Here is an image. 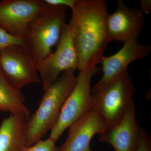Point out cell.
<instances>
[{"label": "cell", "mask_w": 151, "mask_h": 151, "mask_svg": "<svg viewBox=\"0 0 151 151\" xmlns=\"http://www.w3.org/2000/svg\"><path fill=\"white\" fill-rule=\"evenodd\" d=\"M70 27L77 57L78 70L96 67L110 42L107 34L105 0H76L71 9Z\"/></svg>", "instance_id": "1"}, {"label": "cell", "mask_w": 151, "mask_h": 151, "mask_svg": "<svg viewBox=\"0 0 151 151\" xmlns=\"http://www.w3.org/2000/svg\"><path fill=\"white\" fill-rule=\"evenodd\" d=\"M0 69L9 83L20 91L28 84L41 82L36 64L23 44L1 51Z\"/></svg>", "instance_id": "6"}, {"label": "cell", "mask_w": 151, "mask_h": 151, "mask_svg": "<svg viewBox=\"0 0 151 151\" xmlns=\"http://www.w3.org/2000/svg\"><path fill=\"white\" fill-rule=\"evenodd\" d=\"M56 141L49 137L48 139L38 141L32 145L25 147L21 151H58Z\"/></svg>", "instance_id": "15"}, {"label": "cell", "mask_w": 151, "mask_h": 151, "mask_svg": "<svg viewBox=\"0 0 151 151\" xmlns=\"http://www.w3.org/2000/svg\"><path fill=\"white\" fill-rule=\"evenodd\" d=\"M78 60L69 25L64 24L59 41L52 52L37 65L44 92L56 81L60 73L78 69Z\"/></svg>", "instance_id": "7"}, {"label": "cell", "mask_w": 151, "mask_h": 151, "mask_svg": "<svg viewBox=\"0 0 151 151\" xmlns=\"http://www.w3.org/2000/svg\"><path fill=\"white\" fill-rule=\"evenodd\" d=\"M21 44L22 38L13 36L0 27V52L8 47Z\"/></svg>", "instance_id": "16"}, {"label": "cell", "mask_w": 151, "mask_h": 151, "mask_svg": "<svg viewBox=\"0 0 151 151\" xmlns=\"http://www.w3.org/2000/svg\"><path fill=\"white\" fill-rule=\"evenodd\" d=\"M134 151H151L150 137L145 130L142 128L138 145Z\"/></svg>", "instance_id": "17"}, {"label": "cell", "mask_w": 151, "mask_h": 151, "mask_svg": "<svg viewBox=\"0 0 151 151\" xmlns=\"http://www.w3.org/2000/svg\"><path fill=\"white\" fill-rule=\"evenodd\" d=\"M99 71L97 67L78 70L76 83L63 105L49 137L56 141L68 128L92 109L91 81Z\"/></svg>", "instance_id": "5"}, {"label": "cell", "mask_w": 151, "mask_h": 151, "mask_svg": "<svg viewBox=\"0 0 151 151\" xmlns=\"http://www.w3.org/2000/svg\"><path fill=\"white\" fill-rule=\"evenodd\" d=\"M151 52V45H141L137 40L125 42L122 48L116 54L102 57L100 63L103 75L100 81H105L113 78L127 69L130 63L145 58L150 55Z\"/></svg>", "instance_id": "12"}, {"label": "cell", "mask_w": 151, "mask_h": 151, "mask_svg": "<svg viewBox=\"0 0 151 151\" xmlns=\"http://www.w3.org/2000/svg\"><path fill=\"white\" fill-rule=\"evenodd\" d=\"M76 0H44L45 3L47 6H65L73 9Z\"/></svg>", "instance_id": "18"}, {"label": "cell", "mask_w": 151, "mask_h": 151, "mask_svg": "<svg viewBox=\"0 0 151 151\" xmlns=\"http://www.w3.org/2000/svg\"><path fill=\"white\" fill-rule=\"evenodd\" d=\"M75 71L65 70L44 92L37 110L27 120L26 147L42 140L55 125L63 105L75 86Z\"/></svg>", "instance_id": "2"}, {"label": "cell", "mask_w": 151, "mask_h": 151, "mask_svg": "<svg viewBox=\"0 0 151 151\" xmlns=\"http://www.w3.org/2000/svg\"><path fill=\"white\" fill-rule=\"evenodd\" d=\"M47 5L41 0L0 1V27L16 37L22 38L29 25Z\"/></svg>", "instance_id": "8"}, {"label": "cell", "mask_w": 151, "mask_h": 151, "mask_svg": "<svg viewBox=\"0 0 151 151\" xmlns=\"http://www.w3.org/2000/svg\"><path fill=\"white\" fill-rule=\"evenodd\" d=\"M67 9L65 6L47 5L28 26L22 38L23 44L31 55L37 67L58 43L66 23Z\"/></svg>", "instance_id": "4"}, {"label": "cell", "mask_w": 151, "mask_h": 151, "mask_svg": "<svg viewBox=\"0 0 151 151\" xmlns=\"http://www.w3.org/2000/svg\"><path fill=\"white\" fill-rule=\"evenodd\" d=\"M141 1L142 6L141 12H143L147 14L150 13L151 11V1Z\"/></svg>", "instance_id": "19"}, {"label": "cell", "mask_w": 151, "mask_h": 151, "mask_svg": "<svg viewBox=\"0 0 151 151\" xmlns=\"http://www.w3.org/2000/svg\"><path fill=\"white\" fill-rule=\"evenodd\" d=\"M25 102L21 91L9 83L0 69V111L9 112L12 114H24L29 117L30 112Z\"/></svg>", "instance_id": "14"}, {"label": "cell", "mask_w": 151, "mask_h": 151, "mask_svg": "<svg viewBox=\"0 0 151 151\" xmlns=\"http://www.w3.org/2000/svg\"><path fill=\"white\" fill-rule=\"evenodd\" d=\"M29 117L11 114L0 125V151H21L26 147V126Z\"/></svg>", "instance_id": "13"}, {"label": "cell", "mask_w": 151, "mask_h": 151, "mask_svg": "<svg viewBox=\"0 0 151 151\" xmlns=\"http://www.w3.org/2000/svg\"><path fill=\"white\" fill-rule=\"evenodd\" d=\"M141 129L133 103L119 122L100 135L99 141L110 144L115 151H134L139 143Z\"/></svg>", "instance_id": "11"}, {"label": "cell", "mask_w": 151, "mask_h": 151, "mask_svg": "<svg viewBox=\"0 0 151 151\" xmlns=\"http://www.w3.org/2000/svg\"><path fill=\"white\" fill-rule=\"evenodd\" d=\"M107 128L103 117L92 109L70 126L67 139L58 151H92L90 145L92 138L102 135Z\"/></svg>", "instance_id": "10"}, {"label": "cell", "mask_w": 151, "mask_h": 151, "mask_svg": "<svg viewBox=\"0 0 151 151\" xmlns=\"http://www.w3.org/2000/svg\"><path fill=\"white\" fill-rule=\"evenodd\" d=\"M144 25L141 11L128 7L121 0L118 2L116 10L106 18V30L110 41L115 40L124 43L137 40Z\"/></svg>", "instance_id": "9"}, {"label": "cell", "mask_w": 151, "mask_h": 151, "mask_svg": "<svg viewBox=\"0 0 151 151\" xmlns=\"http://www.w3.org/2000/svg\"><path fill=\"white\" fill-rule=\"evenodd\" d=\"M136 92V87L126 69L106 81L100 80L94 85L91 89L92 109L103 117L108 128L112 127L134 103Z\"/></svg>", "instance_id": "3"}]
</instances>
